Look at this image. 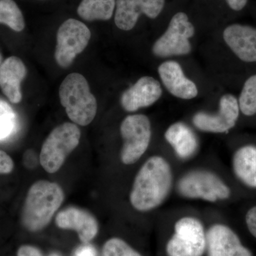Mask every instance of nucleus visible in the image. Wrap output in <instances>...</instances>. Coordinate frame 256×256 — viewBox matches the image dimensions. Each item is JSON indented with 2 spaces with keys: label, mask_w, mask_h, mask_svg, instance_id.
<instances>
[{
  "label": "nucleus",
  "mask_w": 256,
  "mask_h": 256,
  "mask_svg": "<svg viewBox=\"0 0 256 256\" xmlns=\"http://www.w3.org/2000/svg\"><path fill=\"white\" fill-rule=\"evenodd\" d=\"M173 184L174 175L168 160L160 156H152L144 162L134 178L130 203L140 212L156 210L168 200Z\"/></svg>",
  "instance_id": "obj_1"
},
{
  "label": "nucleus",
  "mask_w": 256,
  "mask_h": 256,
  "mask_svg": "<svg viewBox=\"0 0 256 256\" xmlns=\"http://www.w3.org/2000/svg\"><path fill=\"white\" fill-rule=\"evenodd\" d=\"M63 188L57 183L40 180L30 186L22 210L23 226L30 232L46 228L64 201Z\"/></svg>",
  "instance_id": "obj_2"
},
{
  "label": "nucleus",
  "mask_w": 256,
  "mask_h": 256,
  "mask_svg": "<svg viewBox=\"0 0 256 256\" xmlns=\"http://www.w3.org/2000/svg\"><path fill=\"white\" fill-rule=\"evenodd\" d=\"M60 104L74 124L86 126L97 112V101L82 74L72 73L66 77L60 88Z\"/></svg>",
  "instance_id": "obj_3"
},
{
  "label": "nucleus",
  "mask_w": 256,
  "mask_h": 256,
  "mask_svg": "<svg viewBox=\"0 0 256 256\" xmlns=\"http://www.w3.org/2000/svg\"><path fill=\"white\" fill-rule=\"evenodd\" d=\"M176 188L183 198L210 203L228 200L232 194L230 188L218 174L203 169L192 170L184 174L178 180Z\"/></svg>",
  "instance_id": "obj_4"
},
{
  "label": "nucleus",
  "mask_w": 256,
  "mask_h": 256,
  "mask_svg": "<svg viewBox=\"0 0 256 256\" xmlns=\"http://www.w3.org/2000/svg\"><path fill=\"white\" fill-rule=\"evenodd\" d=\"M80 139V129L74 122H64L55 128L42 146L40 162L43 169L50 174L58 172Z\"/></svg>",
  "instance_id": "obj_5"
},
{
  "label": "nucleus",
  "mask_w": 256,
  "mask_h": 256,
  "mask_svg": "<svg viewBox=\"0 0 256 256\" xmlns=\"http://www.w3.org/2000/svg\"><path fill=\"white\" fill-rule=\"evenodd\" d=\"M206 247V230L202 220L185 216L175 222L165 250L168 256H203Z\"/></svg>",
  "instance_id": "obj_6"
},
{
  "label": "nucleus",
  "mask_w": 256,
  "mask_h": 256,
  "mask_svg": "<svg viewBox=\"0 0 256 256\" xmlns=\"http://www.w3.org/2000/svg\"><path fill=\"white\" fill-rule=\"evenodd\" d=\"M124 144L120 160L124 164L137 162L149 148L152 137L151 124L144 114L128 116L120 124Z\"/></svg>",
  "instance_id": "obj_7"
},
{
  "label": "nucleus",
  "mask_w": 256,
  "mask_h": 256,
  "mask_svg": "<svg viewBox=\"0 0 256 256\" xmlns=\"http://www.w3.org/2000/svg\"><path fill=\"white\" fill-rule=\"evenodd\" d=\"M92 34L85 24L69 18L60 25L56 36L54 57L62 68H68L76 56L86 48Z\"/></svg>",
  "instance_id": "obj_8"
},
{
  "label": "nucleus",
  "mask_w": 256,
  "mask_h": 256,
  "mask_svg": "<svg viewBox=\"0 0 256 256\" xmlns=\"http://www.w3.org/2000/svg\"><path fill=\"white\" fill-rule=\"evenodd\" d=\"M194 34V28L188 15L178 12L170 21L168 30L153 46V53L161 57L185 55L192 50L188 38Z\"/></svg>",
  "instance_id": "obj_9"
},
{
  "label": "nucleus",
  "mask_w": 256,
  "mask_h": 256,
  "mask_svg": "<svg viewBox=\"0 0 256 256\" xmlns=\"http://www.w3.org/2000/svg\"><path fill=\"white\" fill-rule=\"evenodd\" d=\"M239 105L232 95H225L220 98V110L216 114L198 112L194 116L195 127L204 132L224 133L233 128L238 120Z\"/></svg>",
  "instance_id": "obj_10"
},
{
  "label": "nucleus",
  "mask_w": 256,
  "mask_h": 256,
  "mask_svg": "<svg viewBox=\"0 0 256 256\" xmlns=\"http://www.w3.org/2000/svg\"><path fill=\"white\" fill-rule=\"evenodd\" d=\"M206 256H252L234 230L224 224H214L206 230Z\"/></svg>",
  "instance_id": "obj_11"
},
{
  "label": "nucleus",
  "mask_w": 256,
  "mask_h": 256,
  "mask_svg": "<svg viewBox=\"0 0 256 256\" xmlns=\"http://www.w3.org/2000/svg\"><path fill=\"white\" fill-rule=\"evenodd\" d=\"M55 224L63 230H75L84 244L95 238L99 230L96 217L88 210L77 206H68L60 210L56 216Z\"/></svg>",
  "instance_id": "obj_12"
},
{
  "label": "nucleus",
  "mask_w": 256,
  "mask_h": 256,
  "mask_svg": "<svg viewBox=\"0 0 256 256\" xmlns=\"http://www.w3.org/2000/svg\"><path fill=\"white\" fill-rule=\"evenodd\" d=\"M164 5V0H117L114 23L120 30L129 31L136 26L140 15L156 18Z\"/></svg>",
  "instance_id": "obj_13"
},
{
  "label": "nucleus",
  "mask_w": 256,
  "mask_h": 256,
  "mask_svg": "<svg viewBox=\"0 0 256 256\" xmlns=\"http://www.w3.org/2000/svg\"><path fill=\"white\" fill-rule=\"evenodd\" d=\"M162 90L160 82L152 77H142L124 92L121 105L128 112H134L152 105L161 97Z\"/></svg>",
  "instance_id": "obj_14"
},
{
  "label": "nucleus",
  "mask_w": 256,
  "mask_h": 256,
  "mask_svg": "<svg viewBox=\"0 0 256 256\" xmlns=\"http://www.w3.org/2000/svg\"><path fill=\"white\" fill-rule=\"evenodd\" d=\"M226 43L240 60L256 62V28L246 25H230L224 32Z\"/></svg>",
  "instance_id": "obj_15"
},
{
  "label": "nucleus",
  "mask_w": 256,
  "mask_h": 256,
  "mask_svg": "<svg viewBox=\"0 0 256 256\" xmlns=\"http://www.w3.org/2000/svg\"><path fill=\"white\" fill-rule=\"evenodd\" d=\"M26 76V66L18 57L10 56L0 66V88L12 104L22 99L21 82Z\"/></svg>",
  "instance_id": "obj_16"
},
{
  "label": "nucleus",
  "mask_w": 256,
  "mask_h": 256,
  "mask_svg": "<svg viewBox=\"0 0 256 256\" xmlns=\"http://www.w3.org/2000/svg\"><path fill=\"white\" fill-rule=\"evenodd\" d=\"M160 76L169 92L182 99H192L198 94L194 82L186 78L180 64L166 62L158 68Z\"/></svg>",
  "instance_id": "obj_17"
},
{
  "label": "nucleus",
  "mask_w": 256,
  "mask_h": 256,
  "mask_svg": "<svg viewBox=\"0 0 256 256\" xmlns=\"http://www.w3.org/2000/svg\"><path fill=\"white\" fill-rule=\"evenodd\" d=\"M164 138L180 160L191 159L198 151V138L191 128L184 122L170 126L165 132Z\"/></svg>",
  "instance_id": "obj_18"
},
{
  "label": "nucleus",
  "mask_w": 256,
  "mask_h": 256,
  "mask_svg": "<svg viewBox=\"0 0 256 256\" xmlns=\"http://www.w3.org/2000/svg\"><path fill=\"white\" fill-rule=\"evenodd\" d=\"M234 174L248 188H256V146H246L239 148L232 159Z\"/></svg>",
  "instance_id": "obj_19"
},
{
  "label": "nucleus",
  "mask_w": 256,
  "mask_h": 256,
  "mask_svg": "<svg viewBox=\"0 0 256 256\" xmlns=\"http://www.w3.org/2000/svg\"><path fill=\"white\" fill-rule=\"evenodd\" d=\"M116 5V0H82L77 12L86 21H106L112 18Z\"/></svg>",
  "instance_id": "obj_20"
},
{
  "label": "nucleus",
  "mask_w": 256,
  "mask_h": 256,
  "mask_svg": "<svg viewBox=\"0 0 256 256\" xmlns=\"http://www.w3.org/2000/svg\"><path fill=\"white\" fill-rule=\"evenodd\" d=\"M0 24L15 32H22L25 22L21 10L13 0H0Z\"/></svg>",
  "instance_id": "obj_21"
},
{
  "label": "nucleus",
  "mask_w": 256,
  "mask_h": 256,
  "mask_svg": "<svg viewBox=\"0 0 256 256\" xmlns=\"http://www.w3.org/2000/svg\"><path fill=\"white\" fill-rule=\"evenodd\" d=\"M238 105L242 114L245 116H252L256 114V75L252 76L244 84Z\"/></svg>",
  "instance_id": "obj_22"
},
{
  "label": "nucleus",
  "mask_w": 256,
  "mask_h": 256,
  "mask_svg": "<svg viewBox=\"0 0 256 256\" xmlns=\"http://www.w3.org/2000/svg\"><path fill=\"white\" fill-rule=\"evenodd\" d=\"M102 256H142L126 240L120 238H111L104 244Z\"/></svg>",
  "instance_id": "obj_23"
},
{
  "label": "nucleus",
  "mask_w": 256,
  "mask_h": 256,
  "mask_svg": "<svg viewBox=\"0 0 256 256\" xmlns=\"http://www.w3.org/2000/svg\"><path fill=\"white\" fill-rule=\"evenodd\" d=\"M16 126V114L9 104L0 100V140L10 136Z\"/></svg>",
  "instance_id": "obj_24"
},
{
  "label": "nucleus",
  "mask_w": 256,
  "mask_h": 256,
  "mask_svg": "<svg viewBox=\"0 0 256 256\" xmlns=\"http://www.w3.org/2000/svg\"><path fill=\"white\" fill-rule=\"evenodd\" d=\"M14 162L5 152L0 150V174H10L14 169Z\"/></svg>",
  "instance_id": "obj_25"
},
{
  "label": "nucleus",
  "mask_w": 256,
  "mask_h": 256,
  "mask_svg": "<svg viewBox=\"0 0 256 256\" xmlns=\"http://www.w3.org/2000/svg\"><path fill=\"white\" fill-rule=\"evenodd\" d=\"M246 224L249 232L256 238V206L248 210L246 215Z\"/></svg>",
  "instance_id": "obj_26"
},
{
  "label": "nucleus",
  "mask_w": 256,
  "mask_h": 256,
  "mask_svg": "<svg viewBox=\"0 0 256 256\" xmlns=\"http://www.w3.org/2000/svg\"><path fill=\"white\" fill-rule=\"evenodd\" d=\"M18 256H43L42 252L40 249L33 246L24 245L22 246L18 249Z\"/></svg>",
  "instance_id": "obj_27"
},
{
  "label": "nucleus",
  "mask_w": 256,
  "mask_h": 256,
  "mask_svg": "<svg viewBox=\"0 0 256 256\" xmlns=\"http://www.w3.org/2000/svg\"><path fill=\"white\" fill-rule=\"evenodd\" d=\"M74 256H97V252L94 247L86 244L78 248Z\"/></svg>",
  "instance_id": "obj_28"
},
{
  "label": "nucleus",
  "mask_w": 256,
  "mask_h": 256,
  "mask_svg": "<svg viewBox=\"0 0 256 256\" xmlns=\"http://www.w3.org/2000/svg\"><path fill=\"white\" fill-rule=\"evenodd\" d=\"M228 6L235 11H240L245 8L248 0H226Z\"/></svg>",
  "instance_id": "obj_29"
},
{
  "label": "nucleus",
  "mask_w": 256,
  "mask_h": 256,
  "mask_svg": "<svg viewBox=\"0 0 256 256\" xmlns=\"http://www.w3.org/2000/svg\"><path fill=\"white\" fill-rule=\"evenodd\" d=\"M2 56L1 54H0V66L2 64Z\"/></svg>",
  "instance_id": "obj_30"
},
{
  "label": "nucleus",
  "mask_w": 256,
  "mask_h": 256,
  "mask_svg": "<svg viewBox=\"0 0 256 256\" xmlns=\"http://www.w3.org/2000/svg\"></svg>",
  "instance_id": "obj_31"
}]
</instances>
